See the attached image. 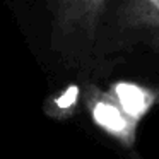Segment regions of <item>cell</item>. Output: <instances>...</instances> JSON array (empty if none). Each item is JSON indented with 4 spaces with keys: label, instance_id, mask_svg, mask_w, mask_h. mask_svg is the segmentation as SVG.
<instances>
[{
    "label": "cell",
    "instance_id": "obj_1",
    "mask_svg": "<svg viewBox=\"0 0 159 159\" xmlns=\"http://www.w3.org/2000/svg\"><path fill=\"white\" fill-rule=\"evenodd\" d=\"M104 2L106 0H53L55 41H86L94 36Z\"/></svg>",
    "mask_w": 159,
    "mask_h": 159
},
{
    "label": "cell",
    "instance_id": "obj_2",
    "mask_svg": "<svg viewBox=\"0 0 159 159\" xmlns=\"http://www.w3.org/2000/svg\"><path fill=\"white\" fill-rule=\"evenodd\" d=\"M127 5L134 28H144L145 34L159 41V0H127Z\"/></svg>",
    "mask_w": 159,
    "mask_h": 159
},
{
    "label": "cell",
    "instance_id": "obj_3",
    "mask_svg": "<svg viewBox=\"0 0 159 159\" xmlns=\"http://www.w3.org/2000/svg\"><path fill=\"white\" fill-rule=\"evenodd\" d=\"M116 94L120 103L123 104V110L127 113L134 115V116L142 115L149 108V103H151L149 94L139 86H135V84H125V82L118 84Z\"/></svg>",
    "mask_w": 159,
    "mask_h": 159
},
{
    "label": "cell",
    "instance_id": "obj_4",
    "mask_svg": "<svg viewBox=\"0 0 159 159\" xmlns=\"http://www.w3.org/2000/svg\"><path fill=\"white\" fill-rule=\"evenodd\" d=\"M94 120L101 125V127L108 128L113 132H120L125 128V118L120 113L116 106L110 103H98L94 108Z\"/></svg>",
    "mask_w": 159,
    "mask_h": 159
},
{
    "label": "cell",
    "instance_id": "obj_5",
    "mask_svg": "<svg viewBox=\"0 0 159 159\" xmlns=\"http://www.w3.org/2000/svg\"><path fill=\"white\" fill-rule=\"evenodd\" d=\"M75 98H77V87H70L69 91H67L65 94H63L62 98H60L57 103H58V106H62V108H67V106H70V104L75 101Z\"/></svg>",
    "mask_w": 159,
    "mask_h": 159
}]
</instances>
